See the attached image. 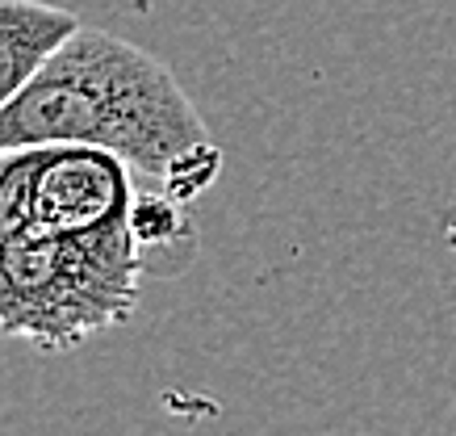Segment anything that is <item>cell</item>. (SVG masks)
I'll list each match as a JSON object with an SVG mask.
<instances>
[{
	"label": "cell",
	"mask_w": 456,
	"mask_h": 436,
	"mask_svg": "<svg viewBox=\"0 0 456 436\" xmlns=\"http://www.w3.org/2000/svg\"><path fill=\"white\" fill-rule=\"evenodd\" d=\"M88 143L122 155L142 181L197 202L222 172V147L159 55L80 26L0 110V152Z\"/></svg>",
	"instance_id": "1"
},
{
	"label": "cell",
	"mask_w": 456,
	"mask_h": 436,
	"mask_svg": "<svg viewBox=\"0 0 456 436\" xmlns=\"http://www.w3.org/2000/svg\"><path fill=\"white\" fill-rule=\"evenodd\" d=\"M29 147L0 152V332L42 352L122 327L139 302V240H71L29 218Z\"/></svg>",
	"instance_id": "2"
},
{
	"label": "cell",
	"mask_w": 456,
	"mask_h": 436,
	"mask_svg": "<svg viewBox=\"0 0 456 436\" xmlns=\"http://www.w3.org/2000/svg\"><path fill=\"white\" fill-rule=\"evenodd\" d=\"M29 218L71 240H134L130 206L139 172L122 155L88 143H42L29 147Z\"/></svg>",
	"instance_id": "3"
},
{
	"label": "cell",
	"mask_w": 456,
	"mask_h": 436,
	"mask_svg": "<svg viewBox=\"0 0 456 436\" xmlns=\"http://www.w3.org/2000/svg\"><path fill=\"white\" fill-rule=\"evenodd\" d=\"M84 21L51 0H0V110L42 71Z\"/></svg>",
	"instance_id": "4"
},
{
	"label": "cell",
	"mask_w": 456,
	"mask_h": 436,
	"mask_svg": "<svg viewBox=\"0 0 456 436\" xmlns=\"http://www.w3.org/2000/svg\"><path fill=\"white\" fill-rule=\"evenodd\" d=\"M130 231L142 248V268L151 273V265H164L167 273H180L197 256V223L189 214V202H180L176 193H167L164 185L147 181L134 193L130 206Z\"/></svg>",
	"instance_id": "5"
}]
</instances>
